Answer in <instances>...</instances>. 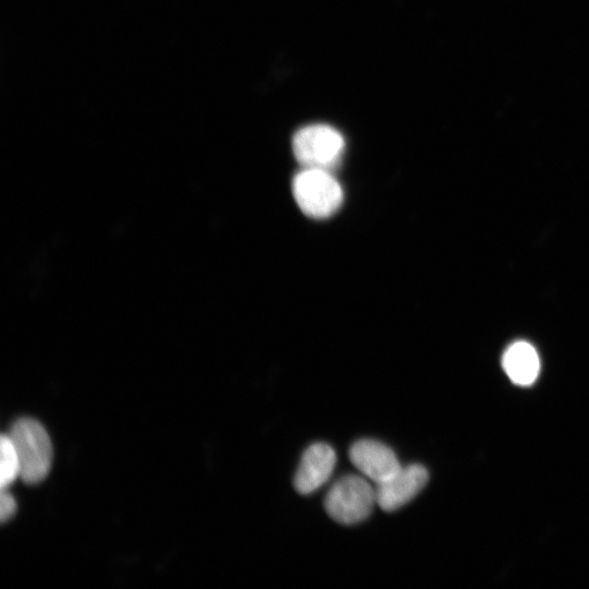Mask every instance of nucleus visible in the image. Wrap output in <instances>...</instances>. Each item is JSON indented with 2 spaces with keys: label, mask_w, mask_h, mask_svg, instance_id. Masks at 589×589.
I'll return each instance as SVG.
<instances>
[{
  "label": "nucleus",
  "mask_w": 589,
  "mask_h": 589,
  "mask_svg": "<svg viewBox=\"0 0 589 589\" xmlns=\"http://www.w3.org/2000/svg\"><path fill=\"white\" fill-rule=\"evenodd\" d=\"M428 470L419 464L401 467L389 479L377 483L376 503L385 512H394L410 502L426 484Z\"/></svg>",
  "instance_id": "5"
},
{
  "label": "nucleus",
  "mask_w": 589,
  "mask_h": 589,
  "mask_svg": "<svg viewBox=\"0 0 589 589\" xmlns=\"http://www.w3.org/2000/svg\"><path fill=\"white\" fill-rule=\"evenodd\" d=\"M349 458L361 473L376 483L389 479L401 468L393 449L374 440L354 442Z\"/></svg>",
  "instance_id": "6"
},
{
  "label": "nucleus",
  "mask_w": 589,
  "mask_h": 589,
  "mask_svg": "<svg viewBox=\"0 0 589 589\" xmlns=\"http://www.w3.org/2000/svg\"><path fill=\"white\" fill-rule=\"evenodd\" d=\"M336 465L335 450L325 443L309 446L301 457L293 485L300 494H310L324 484Z\"/></svg>",
  "instance_id": "7"
},
{
  "label": "nucleus",
  "mask_w": 589,
  "mask_h": 589,
  "mask_svg": "<svg viewBox=\"0 0 589 589\" xmlns=\"http://www.w3.org/2000/svg\"><path fill=\"white\" fill-rule=\"evenodd\" d=\"M0 454V484L1 490H5L20 477L21 472L19 457L9 434L1 436Z\"/></svg>",
  "instance_id": "9"
},
{
  "label": "nucleus",
  "mask_w": 589,
  "mask_h": 589,
  "mask_svg": "<svg viewBox=\"0 0 589 589\" xmlns=\"http://www.w3.org/2000/svg\"><path fill=\"white\" fill-rule=\"evenodd\" d=\"M375 503V490L363 478L347 474L330 486L324 507L335 521L353 525L366 519Z\"/></svg>",
  "instance_id": "3"
},
{
  "label": "nucleus",
  "mask_w": 589,
  "mask_h": 589,
  "mask_svg": "<svg viewBox=\"0 0 589 589\" xmlns=\"http://www.w3.org/2000/svg\"><path fill=\"white\" fill-rule=\"evenodd\" d=\"M502 364L510 381L520 386L531 385L540 372L539 356L526 341L512 344L503 354Z\"/></svg>",
  "instance_id": "8"
},
{
  "label": "nucleus",
  "mask_w": 589,
  "mask_h": 589,
  "mask_svg": "<svg viewBox=\"0 0 589 589\" xmlns=\"http://www.w3.org/2000/svg\"><path fill=\"white\" fill-rule=\"evenodd\" d=\"M344 147L342 135L325 124L304 127L292 139L293 154L304 168L328 170L339 161Z\"/></svg>",
  "instance_id": "4"
},
{
  "label": "nucleus",
  "mask_w": 589,
  "mask_h": 589,
  "mask_svg": "<svg viewBox=\"0 0 589 589\" xmlns=\"http://www.w3.org/2000/svg\"><path fill=\"white\" fill-rule=\"evenodd\" d=\"M16 512V503L14 497L5 490L1 491L0 495V519L1 522L8 521Z\"/></svg>",
  "instance_id": "10"
},
{
  "label": "nucleus",
  "mask_w": 589,
  "mask_h": 589,
  "mask_svg": "<svg viewBox=\"0 0 589 589\" xmlns=\"http://www.w3.org/2000/svg\"><path fill=\"white\" fill-rule=\"evenodd\" d=\"M292 193L300 209L313 218H326L341 205L339 182L326 169L304 168L292 180Z\"/></svg>",
  "instance_id": "2"
},
{
  "label": "nucleus",
  "mask_w": 589,
  "mask_h": 589,
  "mask_svg": "<svg viewBox=\"0 0 589 589\" xmlns=\"http://www.w3.org/2000/svg\"><path fill=\"white\" fill-rule=\"evenodd\" d=\"M20 461V478L27 484L43 481L51 467L52 446L44 426L31 418L16 420L9 432Z\"/></svg>",
  "instance_id": "1"
}]
</instances>
